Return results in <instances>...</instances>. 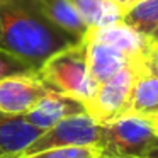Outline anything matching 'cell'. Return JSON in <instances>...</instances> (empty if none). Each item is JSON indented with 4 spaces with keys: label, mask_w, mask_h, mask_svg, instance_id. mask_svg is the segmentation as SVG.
<instances>
[{
    "label": "cell",
    "mask_w": 158,
    "mask_h": 158,
    "mask_svg": "<svg viewBox=\"0 0 158 158\" xmlns=\"http://www.w3.org/2000/svg\"><path fill=\"white\" fill-rule=\"evenodd\" d=\"M80 41L48 21L34 0H0V48L34 70L55 53Z\"/></svg>",
    "instance_id": "obj_1"
},
{
    "label": "cell",
    "mask_w": 158,
    "mask_h": 158,
    "mask_svg": "<svg viewBox=\"0 0 158 158\" xmlns=\"http://www.w3.org/2000/svg\"><path fill=\"white\" fill-rule=\"evenodd\" d=\"M38 75L51 90L73 97L83 104L97 90V83L92 80L87 68L83 39L49 56L38 70Z\"/></svg>",
    "instance_id": "obj_2"
},
{
    "label": "cell",
    "mask_w": 158,
    "mask_h": 158,
    "mask_svg": "<svg viewBox=\"0 0 158 158\" xmlns=\"http://www.w3.org/2000/svg\"><path fill=\"white\" fill-rule=\"evenodd\" d=\"M158 141V127L151 116L124 114L100 124L99 148L104 158H143Z\"/></svg>",
    "instance_id": "obj_3"
},
{
    "label": "cell",
    "mask_w": 158,
    "mask_h": 158,
    "mask_svg": "<svg viewBox=\"0 0 158 158\" xmlns=\"http://www.w3.org/2000/svg\"><path fill=\"white\" fill-rule=\"evenodd\" d=\"M139 60L129 61L116 75L107 78L106 82L99 83L95 94L83 104L85 112L95 123L106 124L109 121L126 114L131 90H133L134 80H136V75H138V63H139Z\"/></svg>",
    "instance_id": "obj_4"
},
{
    "label": "cell",
    "mask_w": 158,
    "mask_h": 158,
    "mask_svg": "<svg viewBox=\"0 0 158 158\" xmlns=\"http://www.w3.org/2000/svg\"><path fill=\"white\" fill-rule=\"evenodd\" d=\"M100 124L95 123L87 112L75 114L61 119L53 127L31 143L22 155L38 153L58 146H99Z\"/></svg>",
    "instance_id": "obj_5"
},
{
    "label": "cell",
    "mask_w": 158,
    "mask_h": 158,
    "mask_svg": "<svg viewBox=\"0 0 158 158\" xmlns=\"http://www.w3.org/2000/svg\"><path fill=\"white\" fill-rule=\"evenodd\" d=\"M51 89L38 73L7 77L0 80V114L24 116Z\"/></svg>",
    "instance_id": "obj_6"
},
{
    "label": "cell",
    "mask_w": 158,
    "mask_h": 158,
    "mask_svg": "<svg viewBox=\"0 0 158 158\" xmlns=\"http://www.w3.org/2000/svg\"><path fill=\"white\" fill-rule=\"evenodd\" d=\"M155 46L138 63V75L131 90L126 114L155 116L158 114V66Z\"/></svg>",
    "instance_id": "obj_7"
},
{
    "label": "cell",
    "mask_w": 158,
    "mask_h": 158,
    "mask_svg": "<svg viewBox=\"0 0 158 158\" xmlns=\"http://www.w3.org/2000/svg\"><path fill=\"white\" fill-rule=\"evenodd\" d=\"M83 39H94V41L106 43V44L119 49L131 61L143 58L155 46L150 38L139 34L131 26L124 24L123 21L112 22V24L102 26V27L89 29V32H87V36Z\"/></svg>",
    "instance_id": "obj_8"
},
{
    "label": "cell",
    "mask_w": 158,
    "mask_h": 158,
    "mask_svg": "<svg viewBox=\"0 0 158 158\" xmlns=\"http://www.w3.org/2000/svg\"><path fill=\"white\" fill-rule=\"evenodd\" d=\"M83 112H85L83 102L65 95V94L51 90L34 107H31L24 114V117L32 126L39 127L41 131H48L49 127H53L56 123H60L65 117L75 116V114H83Z\"/></svg>",
    "instance_id": "obj_9"
},
{
    "label": "cell",
    "mask_w": 158,
    "mask_h": 158,
    "mask_svg": "<svg viewBox=\"0 0 158 158\" xmlns=\"http://www.w3.org/2000/svg\"><path fill=\"white\" fill-rule=\"evenodd\" d=\"M43 133L24 116L0 114V158H19Z\"/></svg>",
    "instance_id": "obj_10"
},
{
    "label": "cell",
    "mask_w": 158,
    "mask_h": 158,
    "mask_svg": "<svg viewBox=\"0 0 158 158\" xmlns=\"http://www.w3.org/2000/svg\"><path fill=\"white\" fill-rule=\"evenodd\" d=\"M87 49V68L92 80L99 83L106 82L131 61L126 55L112 46L94 39H83Z\"/></svg>",
    "instance_id": "obj_11"
},
{
    "label": "cell",
    "mask_w": 158,
    "mask_h": 158,
    "mask_svg": "<svg viewBox=\"0 0 158 158\" xmlns=\"http://www.w3.org/2000/svg\"><path fill=\"white\" fill-rule=\"evenodd\" d=\"M34 2L43 15L60 29L70 32L78 39H83L87 36L89 27L70 0H34Z\"/></svg>",
    "instance_id": "obj_12"
},
{
    "label": "cell",
    "mask_w": 158,
    "mask_h": 158,
    "mask_svg": "<svg viewBox=\"0 0 158 158\" xmlns=\"http://www.w3.org/2000/svg\"><path fill=\"white\" fill-rule=\"evenodd\" d=\"M89 29L102 27L123 19V10L107 0H70Z\"/></svg>",
    "instance_id": "obj_13"
},
{
    "label": "cell",
    "mask_w": 158,
    "mask_h": 158,
    "mask_svg": "<svg viewBox=\"0 0 158 158\" xmlns=\"http://www.w3.org/2000/svg\"><path fill=\"white\" fill-rule=\"evenodd\" d=\"M121 21L139 34L151 38L158 27V0H138L123 14Z\"/></svg>",
    "instance_id": "obj_14"
},
{
    "label": "cell",
    "mask_w": 158,
    "mask_h": 158,
    "mask_svg": "<svg viewBox=\"0 0 158 158\" xmlns=\"http://www.w3.org/2000/svg\"><path fill=\"white\" fill-rule=\"evenodd\" d=\"M19 158H104V155L99 146H58L31 155H21Z\"/></svg>",
    "instance_id": "obj_15"
},
{
    "label": "cell",
    "mask_w": 158,
    "mask_h": 158,
    "mask_svg": "<svg viewBox=\"0 0 158 158\" xmlns=\"http://www.w3.org/2000/svg\"><path fill=\"white\" fill-rule=\"evenodd\" d=\"M29 73H38V70H34L31 65L19 60L12 53L0 48V80L14 75H29Z\"/></svg>",
    "instance_id": "obj_16"
},
{
    "label": "cell",
    "mask_w": 158,
    "mask_h": 158,
    "mask_svg": "<svg viewBox=\"0 0 158 158\" xmlns=\"http://www.w3.org/2000/svg\"><path fill=\"white\" fill-rule=\"evenodd\" d=\"M107 2H110L112 5H116L119 10H123V14L127 10V9L131 7V5H134L138 2V0H107Z\"/></svg>",
    "instance_id": "obj_17"
},
{
    "label": "cell",
    "mask_w": 158,
    "mask_h": 158,
    "mask_svg": "<svg viewBox=\"0 0 158 158\" xmlns=\"http://www.w3.org/2000/svg\"><path fill=\"white\" fill-rule=\"evenodd\" d=\"M143 158H158V141L153 144V148H150V151Z\"/></svg>",
    "instance_id": "obj_18"
},
{
    "label": "cell",
    "mask_w": 158,
    "mask_h": 158,
    "mask_svg": "<svg viewBox=\"0 0 158 158\" xmlns=\"http://www.w3.org/2000/svg\"><path fill=\"white\" fill-rule=\"evenodd\" d=\"M150 39H151V43H153L155 46H158V27H156V31H155L153 34H151V38H150Z\"/></svg>",
    "instance_id": "obj_19"
},
{
    "label": "cell",
    "mask_w": 158,
    "mask_h": 158,
    "mask_svg": "<svg viewBox=\"0 0 158 158\" xmlns=\"http://www.w3.org/2000/svg\"><path fill=\"white\" fill-rule=\"evenodd\" d=\"M155 53H156V56H158V46H155Z\"/></svg>",
    "instance_id": "obj_20"
},
{
    "label": "cell",
    "mask_w": 158,
    "mask_h": 158,
    "mask_svg": "<svg viewBox=\"0 0 158 158\" xmlns=\"http://www.w3.org/2000/svg\"><path fill=\"white\" fill-rule=\"evenodd\" d=\"M155 55H156V53H155ZM156 58H158V56H156ZM156 66H158V60H156Z\"/></svg>",
    "instance_id": "obj_21"
}]
</instances>
